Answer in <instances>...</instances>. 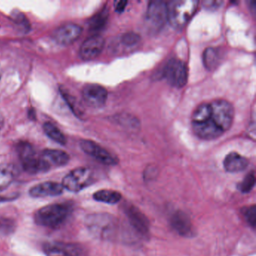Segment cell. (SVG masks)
<instances>
[{"instance_id": "1", "label": "cell", "mask_w": 256, "mask_h": 256, "mask_svg": "<svg viewBox=\"0 0 256 256\" xmlns=\"http://www.w3.org/2000/svg\"><path fill=\"white\" fill-rule=\"evenodd\" d=\"M85 226L94 236L103 240H115L122 233L118 218L106 212L88 215Z\"/></svg>"}, {"instance_id": "2", "label": "cell", "mask_w": 256, "mask_h": 256, "mask_svg": "<svg viewBox=\"0 0 256 256\" xmlns=\"http://www.w3.org/2000/svg\"><path fill=\"white\" fill-rule=\"evenodd\" d=\"M72 208L68 204H52L38 209L34 214L36 224L48 228H56L71 215Z\"/></svg>"}, {"instance_id": "3", "label": "cell", "mask_w": 256, "mask_h": 256, "mask_svg": "<svg viewBox=\"0 0 256 256\" xmlns=\"http://www.w3.org/2000/svg\"><path fill=\"white\" fill-rule=\"evenodd\" d=\"M198 0H174L168 6V22L175 29H182L197 10Z\"/></svg>"}, {"instance_id": "4", "label": "cell", "mask_w": 256, "mask_h": 256, "mask_svg": "<svg viewBox=\"0 0 256 256\" xmlns=\"http://www.w3.org/2000/svg\"><path fill=\"white\" fill-rule=\"evenodd\" d=\"M17 150L22 161V167L28 173L37 174L50 170L49 164L42 158L41 156L37 155L30 144L20 142L18 144Z\"/></svg>"}, {"instance_id": "5", "label": "cell", "mask_w": 256, "mask_h": 256, "mask_svg": "<svg viewBox=\"0 0 256 256\" xmlns=\"http://www.w3.org/2000/svg\"><path fill=\"white\" fill-rule=\"evenodd\" d=\"M211 109L210 119L222 130L228 131L232 127L234 118V109L229 102L216 100L210 102Z\"/></svg>"}, {"instance_id": "6", "label": "cell", "mask_w": 256, "mask_h": 256, "mask_svg": "<svg viewBox=\"0 0 256 256\" xmlns=\"http://www.w3.org/2000/svg\"><path fill=\"white\" fill-rule=\"evenodd\" d=\"M92 170L88 168H78L67 174L62 180L64 190L72 192H78L94 182Z\"/></svg>"}, {"instance_id": "7", "label": "cell", "mask_w": 256, "mask_h": 256, "mask_svg": "<svg viewBox=\"0 0 256 256\" xmlns=\"http://www.w3.org/2000/svg\"><path fill=\"white\" fill-rule=\"evenodd\" d=\"M145 22L152 32L161 30L168 22V6L164 1H151L146 10Z\"/></svg>"}, {"instance_id": "8", "label": "cell", "mask_w": 256, "mask_h": 256, "mask_svg": "<svg viewBox=\"0 0 256 256\" xmlns=\"http://www.w3.org/2000/svg\"><path fill=\"white\" fill-rule=\"evenodd\" d=\"M43 251L47 256H85L83 246L64 241H49L43 245Z\"/></svg>"}, {"instance_id": "9", "label": "cell", "mask_w": 256, "mask_h": 256, "mask_svg": "<svg viewBox=\"0 0 256 256\" xmlns=\"http://www.w3.org/2000/svg\"><path fill=\"white\" fill-rule=\"evenodd\" d=\"M122 210L134 232L142 238H148L150 228L148 217L137 206L132 204H126L122 206Z\"/></svg>"}, {"instance_id": "10", "label": "cell", "mask_w": 256, "mask_h": 256, "mask_svg": "<svg viewBox=\"0 0 256 256\" xmlns=\"http://www.w3.org/2000/svg\"><path fill=\"white\" fill-rule=\"evenodd\" d=\"M164 76L172 86L178 88L185 86L188 80L186 66L182 61L178 59L170 60L166 64Z\"/></svg>"}, {"instance_id": "11", "label": "cell", "mask_w": 256, "mask_h": 256, "mask_svg": "<svg viewBox=\"0 0 256 256\" xmlns=\"http://www.w3.org/2000/svg\"><path fill=\"white\" fill-rule=\"evenodd\" d=\"M82 150L96 160L100 162L107 166H114L118 163V158L114 156L107 150L98 145L96 142L90 140H82L80 142Z\"/></svg>"}, {"instance_id": "12", "label": "cell", "mask_w": 256, "mask_h": 256, "mask_svg": "<svg viewBox=\"0 0 256 256\" xmlns=\"http://www.w3.org/2000/svg\"><path fill=\"white\" fill-rule=\"evenodd\" d=\"M170 224L172 229L180 236L186 238L194 236V226L190 216L184 211L174 212L170 218Z\"/></svg>"}, {"instance_id": "13", "label": "cell", "mask_w": 256, "mask_h": 256, "mask_svg": "<svg viewBox=\"0 0 256 256\" xmlns=\"http://www.w3.org/2000/svg\"><path fill=\"white\" fill-rule=\"evenodd\" d=\"M82 96L85 102L92 108H100L106 104L108 91L98 84H88L82 90Z\"/></svg>"}, {"instance_id": "14", "label": "cell", "mask_w": 256, "mask_h": 256, "mask_svg": "<svg viewBox=\"0 0 256 256\" xmlns=\"http://www.w3.org/2000/svg\"><path fill=\"white\" fill-rule=\"evenodd\" d=\"M104 40L101 36H92L86 38L80 49V56L84 60H92L102 52Z\"/></svg>"}, {"instance_id": "15", "label": "cell", "mask_w": 256, "mask_h": 256, "mask_svg": "<svg viewBox=\"0 0 256 256\" xmlns=\"http://www.w3.org/2000/svg\"><path fill=\"white\" fill-rule=\"evenodd\" d=\"M82 28L74 24L62 25L54 32L55 41L60 44L68 46L76 42L80 37Z\"/></svg>"}, {"instance_id": "16", "label": "cell", "mask_w": 256, "mask_h": 256, "mask_svg": "<svg viewBox=\"0 0 256 256\" xmlns=\"http://www.w3.org/2000/svg\"><path fill=\"white\" fill-rule=\"evenodd\" d=\"M64 192V188L62 184L48 181V182H41L31 187L29 190V194L31 197L41 198L55 197L62 194Z\"/></svg>"}, {"instance_id": "17", "label": "cell", "mask_w": 256, "mask_h": 256, "mask_svg": "<svg viewBox=\"0 0 256 256\" xmlns=\"http://www.w3.org/2000/svg\"><path fill=\"white\" fill-rule=\"evenodd\" d=\"M192 124L194 134L204 140H214L220 137L224 133L211 119L208 120L204 122Z\"/></svg>"}, {"instance_id": "18", "label": "cell", "mask_w": 256, "mask_h": 256, "mask_svg": "<svg viewBox=\"0 0 256 256\" xmlns=\"http://www.w3.org/2000/svg\"><path fill=\"white\" fill-rule=\"evenodd\" d=\"M248 166V160L236 152L228 154L223 161L224 170L229 173H238L245 170Z\"/></svg>"}, {"instance_id": "19", "label": "cell", "mask_w": 256, "mask_h": 256, "mask_svg": "<svg viewBox=\"0 0 256 256\" xmlns=\"http://www.w3.org/2000/svg\"><path fill=\"white\" fill-rule=\"evenodd\" d=\"M42 158L49 164L50 168L61 167L68 164L70 160V156L67 152L60 150H44L41 154Z\"/></svg>"}, {"instance_id": "20", "label": "cell", "mask_w": 256, "mask_h": 256, "mask_svg": "<svg viewBox=\"0 0 256 256\" xmlns=\"http://www.w3.org/2000/svg\"><path fill=\"white\" fill-rule=\"evenodd\" d=\"M221 60L218 49L215 48H206L203 53V64L205 68L209 71H214L218 68Z\"/></svg>"}, {"instance_id": "21", "label": "cell", "mask_w": 256, "mask_h": 256, "mask_svg": "<svg viewBox=\"0 0 256 256\" xmlns=\"http://www.w3.org/2000/svg\"><path fill=\"white\" fill-rule=\"evenodd\" d=\"M94 200L102 203L115 204L122 199V194L118 191L112 190H101L96 192L92 196Z\"/></svg>"}, {"instance_id": "22", "label": "cell", "mask_w": 256, "mask_h": 256, "mask_svg": "<svg viewBox=\"0 0 256 256\" xmlns=\"http://www.w3.org/2000/svg\"><path fill=\"white\" fill-rule=\"evenodd\" d=\"M16 170L12 164H0V192L8 188L14 181Z\"/></svg>"}, {"instance_id": "23", "label": "cell", "mask_w": 256, "mask_h": 256, "mask_svg": "<svg viewBox=\"0 0 256 256\" xmlns=\"http://www.w3.org/2000/svg\"><path fill=\"white\" fill-rule=\"evenodd\" d=\"M211 109L210 103H202L193 112L192 122H202L210 119Z\"/></svg>"}, {"instance_id": "24", "label": "cell", "mask_w": 256, "mask_h": 256, "mask_svg": "<svg viewBox=\"0 0 256 256\" xmlns=\"http://www.w3.org/2000/svg\"><path fill=\"white\" fill-rule=\"evenodd\" d=\"M43 130L46 134L54 142L62 145H65L66 144V138L64 133L54 124H50V122H46L43 126Z\"/></svg>"}, {"instance_id": "25", "label": "cell", "mask_w": 256, "mask_h": 256, "mask_svg": "<svg viewBox=\"0 0 256 256\" xmlns=\"http://www.w3.org/2000/svg\"><path fill=\"white\" fill-rule=\"evenodd\" d=\"M254 186H256V175L252 172L248 173L238 184V188L244 194H247L253 190Z\"/></svg>"}, {"instance_id": "26", "label": "cell", "mask_w": 256, "mask_h": 256, "mask_svg": "<svg viewBox=\"0 0 256 256\" xmlns=\"http://www.w3.org/2000/svg\"><path fill=\"white\" fill-rule=\"evenodd\" d=\"M108 12L107 10H102L98 14H97L95 17L91 19L90 23V28L92 30H100L106 24L108 19Z\"/></svg>"}, {"instance_id": "27", "label": "cell", "mask_w": 256, "mask_h": 256, "mask_svg": "<svg viewBox=\"0 0 256 256\" xmlns=\"http://www.w3.org/2000/svg\"><path fill=\"white\" fill-rule=\"evenodd\" d=\"M140 40V36L136 32H128L121 36L120 42L125 47L133 48L138 44Z\"/></svg>"}, {"instance_id": "28", "label": "cell", "mask_w": 256, "mask_h": 256, "mask_svg": "<svg viewBox=\"0 0 256 256\" xmlns=\"http://www.w3.org/2000/svg\"><path fill=\"white\" fill-rule=\"evenodd\" d=\"M242 215L246 221L252 228H254L256 226V205L244 208L242 209Z\"/></svg>"}, {"instance_id": "29", "label": "cell", "mask_w": 256, "mask_h": 256, "mask_svg": "<svg viewBox=\"0 0 256 256\" xmlns=\"http://www.w3.org/2000/svg\"><path fill=\"white\" fill-rule=\"evenodd\" d=\"M14 224L8 220H0V234H7L14 230Z\"/></svg>"}, {"instance_id": "30", "label": "cell", "mask_w": 256, "mask_h": 256, "mask_svg": "<svg viewBox=\"0 0 256 256\" xmlns=\"http://www.w3.org/2000/svg\"><path fill=\"white\" fill-rule=\"evenodd\" d=\"M18 197V193L13 192L6 194V193H1L0 192V203L12 202V200H16Z\"/></svg>"}, {"instance_id": "31", "label": "cell", "mask_w": 256, "mask_h": 256, "mask_svg": "<svg viewBox=\"0 0 256 256\" xmlns=\"http://www.w3.org/2000/svg\"><path fill=\"white\" fill-rule=\"evenodd\" d=\"M13 20L16 22L18 25H20V26L26 28V26H29V24H26V18L22 14V13L18 12L13 16Z\"/></svg>"}, {"instance_id": "32", "label": "cell", "mask_w": 256, "mask_h": 256, "mask_svg": "<svg viewBox=\"0 0 256 256\" xmlns=\"http://www.w3.org/2000/svg\"><path fill=\"white\" fill-rule=\"evenodd\" d=\"M222 1H204L203 2L204 6L208 8H216L222 4Z\"/></svg>"}, {"instance_id": "33", "label": "cell", "mask_w": 256, "mask_h": 256, "mask_svg": "<svg viewBox=\"0 0 256 256\" xmlns=\"http://www.w3.org/2000/svg\"><path fill=\"white\" fill-rule=\"evenodd\" d=\"M127 4H128L127 1H115L114 8L116 12H122L125 10Z\"/></svg>"}, {"instance_id": "34", "label": "cell", "mask_w": 256, "mask_h": 256, "mask_svg": "<svg viewBox=\"0 0 256 256\" xmlns=\"http://www.w3.org/2000/svg\"><path fill=\"white\" fill-rule=\"evenodd\" d=\"M4 118H2V116H1V115H0V128H1V127L2 126H4Z\"/></svg>"}, {"instance_id": "35", "label": "cell", "mask_w": 256, "mask_h": 256, "mask_svg": "<svg viewBox=\"0 0 256 256\" xmlns=\"http://www.w3.org/2000/svg\"><path fill=\"white\" fill-rule=\"evenodd\" d=\"M1 76H2V70H1V67H0V78H1Z\"/></svg>"}]
</instances>
